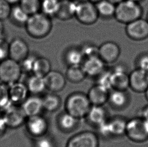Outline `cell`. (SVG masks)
Masks as SVG:
<instances>
[{"mask_svg":"<svg viewBox=\"0 0 148 147\" xmlns=\"http://www.w3.org/2000/svg\"><path fill=\"white\" fill-rule=\"evenodd\" d=\"M75 16L82 24L90 25L97 21L99 15L96 4L86 0L77 3Z\"/></svg>","mask_w":148,"mask_h":147,"instance_id":"7","label":"cell"},{"mask_svg":"<svg viewBox=\"0 0 148 147\" xmlns=\"http://www.w3.org/2000/svg\"><path fill=\"white\" fill-rule=\"evenodd\" d=\"M108 102L115 109H123L128 104L129 96L126 91L112 89L110 91Z\"/></svg>","mask_w":148,"mask_h":147,"instance_id":"22","label":"cell"},{"mask_svg":"<svg viewBox=\"0 0 148 147\" xmlns=\"http://www.w3.org/2000/svg\"><path fill=\"white\" fill-rule=\"evenodd\" d=\"M142 117L148 122V104L143 108L142 111Z\"/></svg>","mask_w":148,"mask_h":147,"instance_id":"43","label":"cell"},{"mask_svg":"<svg viewBox=\"0 0 148 147\" xmlns=\"http://www.w3.org/2000/svg\"><path fill=\"white\" fill-rule=\"evenodd\" d=\"M138 68L148 72V54H145L140 56L137 60Z\"/></svg>","mask_w":148,"mask_h":147,"instance_id":"41","label":"cell"},{"mask_svg":"<svg viewBox=\"0 0 148 147\" xmlns=\"http://www.w3.org/2000/svg\"><path fill=\"white\" fill-rule=\"evenodd\" d=\"M130 87L137 93H143L148 88V72L137 68L129 75Z\"/></svg>","mask_w":148,"mask_h":147,"instance_id":"13","label":"cell"},{"mask_svg":"<svg viewBox=\"0 0 148 147\" xmlns=\"http://www.w3.org/2000/svg\"><path fill=\"white\" fill-rule=\"evenodd\" d=\"M34 139V147H55L53 140L47 135Z\"/></svg>","mask_w":148,"mask_h":147,"instance_id":"37","label":"cell"},{"mask_svg":"<svg viewBox=\"0 0 148 147\" xmlns=\"http://www.w3.org/2000/svg\"><path fill=\"white\" fill-rule=\"evenodd\" d=\"M7 2H8L11 5H14L19 3L20 0H6Z\"/></svg>","mask_w":148,"mask_h":147,"instance_id":"45","label":"cell"},{"mask_svg":"<svg viewBox=\"0 0 148 147\" xmlns=\"http://www.w3.org/2000/svg\"><path fill=\"white\" fill-rule=\"evenodd\" d=\"M110 91V90L97 84L90 88L87 95L92 105L103 106L108 102Z\"/></svg>","mask_w":148,"mask_h":147,"instance_id":"18","label":"cell"},{"mask_svg":"<svg viewBox=\"0 0 148 147\" xmlns=\"http://www.w3.org/2000/svg\"><path fill=\"white\" fill-rule=\"evenodd\" d=\"M79 120V119L65 111L58 116L57 123L62 131L68 133L74 131L77 127Z\"/></svg>","mask_w":148,"mask_h":147,"instance_id":"23","label":"cell"},{"mask_svg":"<svg viewBox=\"0 0 148 147\" xmlns=\"http://www.w3.org/2000/svg\"><path fill=\"white\" fill-rule=\"evenodd\" d=\"M85 118L90 125L97 128L109 118L107 111L103 106L92 105Z\"/></svg>","mask_w":148,"mask_h":147,"instance_id":"20","label":"cell"},{"mask_svg":"<svg viewBox=\"0 0 148 147\" xmlns=\"http://www.w3.org/2000/svg\"><path fill=\"white\" fill-rule=\"evenodd\" d=\"M125 135L132 141L143 143L148 140V122L142 116L127 120Z\"/></svg>","mask_w":148,"mask_h":147,"instance_id":"4","label":"cell"},{"mask_svg":"<svg viewBox=\"0 0 148 147\" xmlns=\"http://www.w3.org/2000/svg\"><path fill=\"white\" fill-rule=\"evenodd\" d=\"M88 1L92 2V3H94V4H96L98 2H100V1H101V0H88Z\"/></svg>","mask_w":148,"mask_h":147,"instance_id":"47","label":"cell"},{"mask_svg":"<svg viewBox=\"0 0 148 147\" xmlns=\"http://www.w3.org/2000/svg\"><path fill=\"white\" fill-rule=\"evenodd\" d=\"M11 9V5L6 0H0V20L3 21L9 19Z\"/></svg>","mask_w":148,"mask_h":147,"instance_id":"39","label":"cell"},{"mask_svg":"<svg viewBox=\"0 0 148 147\" xmlns=\"http://www.w3.org/2000/svg\"><path fill=\"white\" fill-rule=\"evenodd\" d=\"M109 1H110L111 2H112V3H113L114 4H117L119 3H120V2H121L122 1H123V0H109Z\"/></svg>","mask_w":148,"mask_h":147,"instance_id":"46","label":"cell"},{"mask_svg":"<svg viewBox=\"0 0 148 147\" xmlns=\"http://www.w3.org/2000/svg\"><path fill=\"white\" fill-rule=\"evenodd\" d=\"M60 1L41 0V11L50 17L56 16L60 7Z\"/></svg>","mask_w":148,"mask_h":147,"instance_id":"32","label":"cell"},{"mask_svg":"<svg viewBox=\"0 0 148 147\" xmlns=\"http://www.w3.org/2000/svg\"><path fill=\"white\" fill-rule=\"evenodd\" d=\"M4 31H5V27H4L3 22L2 20H0V38L4 37Z\"/></svg>","mask_w":148,"mask_h":147,"instance_id":"44","label":"cell"},{"mask_svg":"<svg viewBox=\"0 0 148 147\" xmlns=\"http://www.w3.org/2000/svg\"><path fill=\"white\" fill-rule=\"evenodd\" d=\"M3 115L8 127L17 128L25 123L27 116L24 113L21 106L13 105L4 112Z\"/></svg>","mask_w":148,"mask_h":147,"instance_id":"11","label":"cell"},{"mask_svg":"<svg viewBox=\"0 0 148 147\" xmlns=\"http://www.w3.org/2000/svg\"><path fill=\"white\" fill-rule=\"evenodd\" d=\"M8 92L10 100L14 105H21L28 97L29 93L26 84L16 82L9 86Z\"/></svg>","mask_w":148,"mask_h":147,"instance_id":"17","label":"cell"},{"mask_svg":"<svg viewBox=\"0 0 148 147\" xmlns=\"http://www.w3.org/2000/svg\"><path fill=\"white\" fill-rule=\"evenodd\" d=\"M14 105L10 100L8 87L2 82L0 83V110L5 112Z\"/></svg>","mask_w":148,"mask_h":147,"instance_id":"33","label":"cell"},{"mask_svg":"<svg viewBox=\"0 0 148 147\" xmlns=\"http://www.w3.org/2000/svg\"><path fill=\"white\" fill-rule=\"evenodd\" d=\"M125 31L127 36L134 40H142L148 37V22L138 18L126 24Z\"/></svg>","mask_w":148,"mask_h":147,"instance_id":"10","label":"cell"},{"mask_svg":"<svg viewBox=\"0 0 148 147\" xmlns=\"http://www.w3.org/2000/svg\"><path fill=\"white\" fill-rule=\"evenodd\" d=\"M51 71L50 61L44 57H37L34 62L32 74L44 77Z\"/></svg>","mask_w":148,"mask_h":147,"instance_id":"30","label":"cell"},{"mask_svg":"<svg viewBox=\"0 0 148 147\" xmlns=\"http://www.w3.org/2000/svg\"><path fill=\"white\" fill-rule=\"evenodd\" d=\"M132 1H134V2H140L141 0H132Z\"/></svg>","mask_w":148,"mask_h":147,"instance_id":"49","label":"cell"},{"mask_svg":"<svg viewBox=\"0 0 148 147\" xmlns=\"http://www.w3.org/2000/svg\"><path fill=\"white\" fill-rule=\"evenodd\" d=\"M36 58L37 57L36 56L30 55L29 54V55L25 59L19 63L22 70V73H32L34 62L36 60Z\"/></svg>","mask_w":148,"mask_h":147,"instance_id":"35","label":"cell"},{"mask_svg":"<svg viewBox=\"0 0 148 147\" xmlns=\"http://www.w3.org/2000/svg\"><path fill=\"white\" fill-rule=\"evenodd\" d=\"M120 54V47L114 42H105L99 47V56L105 64L116 62Z\"/></svg>","mask_w":148,"mask_h":147,"instance_id":"14","label":"cell"},{"mask_svg":"<svg viewBox=\"0 0 148 147\" xmlns=\"http://www.w3.org/2000/svg\"><path fill=\"white\" fill-rule=\"evenodd\" d=\"M29 93L38 95L47 89L44 77L33 74L28 78L26 84Z\"/></svg>","mask_w":148,"mask_h":147,"instance_id":"25","label":"cell"},{"mask_svg":"<svg viewBox=\"0 0 148 147\" xmlns=\"http://www.w3.org/2000/svg\"><path fill=\"white\" fill-rule=\"evenodd\" d=\"M42 98L44 110L50 112L58 110L61 105V99L55 93L46 94Z\"/></svg>","mask_w":148,"mask_h":147,"instance_id":"26","label":"cell"},{"mask_svg":"<svg viewBox=\"0 0 148 147\" xmlns=\"http://www.w3.org/2000/svg\"><path fill=\"white\" fill-rule=\"evenodd\" d=\"M147 21H148V15H147Z\"/></svg>","mask_w":148,"mask_h":147,"instance_id":"50","label":"cell"},{"mask_svg":"<svg viewBox=\"0 0 148 147\" xmlns=\"http://www.w3.org/2000/svg\"><path fill=\"white\" fill-rule=\"evenodd\" d=\"M95 4L99 16H102L104 18H110L114 16L116 4L109 0H101Z\"/></svg>","mask_w":148,"mask_h":147,"instance_id":"31","label":"cell"},{"mask_svg":"<svg viewBox=\"0 0 148 147\" xmlns=\"http://www.w3.org/2000/svg\"><path fill=\"white\" fill-rule=\"evenodd\" d=\"M77 3L73 0H61L60 7L56 15L58 19L67 20L75 16Z\"/></svg>","mask_w":148,"mask_h":147,"instance_id":"24","label":"cell"},{"mask_svg":"<svg viewBox=\"0 0 148 147\" xmlns=\"http://www.w3.org/2000/svg\"><path fill=\"white\" fill-rule=\"evenodd\" d=\"M98 135L92 131H81L73 135L66 144V147H99Z\"/></svg>","mask_w":148,"mask_h":147,"instance_id":"8","label":"cell"},{"mask_svg":"<svg viewBox=\"0 0 148 147\" xmlns=\"http://www.w3.org/2000/svg\"><path fill=\"white\" fill-rule=\"evenodd\" d=\"M145 96L147 100L148 101V88L146 90V91L145 92Z\"/></svg>","mask_w":148,"mask_h":147,"instance_id":"48","label":"cell"},{"mask_svg":"<svg viewBox=\"0 0 148 147\" xmlns=\"http://www.w3.org/2000/svg\"><path fill=\"white\" fill-rule=\"evenodd\" d=\"M65 61L69 66L82 65L84 60L81 49L71 48L65 54Z\"/></svg>","mask_w":148,"mask_h":147,"instance_id":"28","label":"cell"},{"mask_svg":"<svg viewBox=\"0 0 148 147\" xmlns=\"http://www.w3.org/2000/svg\"><path fill=\"white\" fill-rule=\"evenodd\" d=\"M22 72L20 63L8 58L0 62V81L9 86L18 82Z\"/></svg>","mask_w":148,"mask_h":147,"instance_id":"6","label":"cell"},{"mask_svg":"<svg viewBox=\"0 0 148 147\" xmlns=\"http://www.w3.org/2000/svg\"><path fill=\"white\" fill-rule=\"evenodd\" d=\"M84 59L99 56V47L92 44H86L80 48Z\"/></svg>","mask_w":148,"mask_h":147,"instance_id":"38","label":"cell"},{"mask_svg":"<svg viewBox=\"0 0 148 147\" xmlns=\"http://www.w3.org/2000/svg\"><path fill=\"white\" fill-rule=\"evenodd\" d=\"M44 79L47 89L53 93L62 91L66 85L65 76L57 71L51 70Z\"/></svg>","mask_w":148,"mask_h":147,"instance_id":"16","label":"cell"},{"mask_svg":"<svg viewBox=\"0 0 148 147\" xmlns=\"http://www.w3.org/2000/svg\"><path fill=\"white\" fill-rule=\"evenodd\" d=\"M92 106L87 94L75 92L66 98L65 109L67 112L80 119L86 118Z\"/></svg>","mask_w":148,"mask_h":147,"instance_id":"2","label":"cell"},{"mask_svg":"<svg viewBox=\"0 0 148 147\" xmlns=\"http://www.w3.org/2000/svg\"><path fill=\"white\" fill-rule=\"evenodd\" d=\"M24 26L29 36L40 39L50 33L52 28V20L49 16L38 12L29 16Z\"/></svg>","mask_w":148,"mask_h":147,"instance_id":"1","label":"cell"},{"mask_svg":"<svg viewBox=\"0 0 148 147\" xmlns=\"http://www.w3.org/2000/svg\"><path fill=\"white\" fill-rule=\"evenodd\" d=\"M111 89L126 91L130 87V78L126 71L114 70L111 76Z\"/></svg>","mask_w":148,"mask_h":147,"instance_id":"21","label":"cell"},{"mask_svg":"<svg viewBox=\"0 0 148 147\" xmlns=\"http://www.w3.org/2000/svg\"><path fill=\"white\" fill-rule=\"evenodd\" d=\"M9 43L4 38H0V62L9 58Z\"/></svg>","mask_w":148,"mask_h":147,"instance_id":"40","label":"cell"},{"mask_svg":"<svg viewBox=\"0 0 148 147\" xmlns=\"http://www.w3.org/2000/svg\"><path fill=\"white\" fill-rule=\"evenodd\" d=\"M105 63L99 56L84 59L82 64L86 76L97 77L105 70Z\"/></svg>","mask_w":148,"mask_h":147,"instance_id":"15","label":"cell"},{"mask_svg":"<svg viewBox=\"0 0 148 147\" xmlns=\"http://www.w3.org/2000/svg\"><path fill=\"white\" fill-rule=\"evenodd\" d=\"M8 126L3 116H0V138L4 135Z\"/></svg>","mask_w":148,"mask_h":147,"instance_id":"42","label":"cell"},{"mask_svg":"<svg viewBox=\"0 0 148 147\" xmlns=\"http://www.w3.org/2000/svg\"><path fill=\"white\" fill-rule=\"evenodd\" d=\"M127 120L120 116L109 118L97 127L99 133L105 137H119L125 134Z\"/></svg>","mask_w":148,"mask_h":147,"instance_id":"5","label":"cell"},{"mask_svg":"<svg viewBox=\"0 0 148 147\" xmlns=\"http://www.w3.org/2000/svg\"><path fill=\"white\" fill-rule=\"evenodd\" d=\"M143 10L138 2L123 0L116 5L114 17L118 22L127 24L140 18Z\"/></svg>","mask_w":148,"mask_h":147,"instance_id":"3","label":"cell"},{"mask_svg":"<svg viewBox=\"0 0 148 147\" xmlns=\"http://www.w3.org/2000/svg\"><path fill=\"white\" fill-rule=\"evenodd\" d=\"M21 107L27 117L40 115L44 110L42 98L36 95L28 97L21 105Z\"/></svg>","mask_w":148,"mask_h":147,"instance_id":"19","label":"cell"},{"mask_svg":"<svg viewBox=\"0 0 148 147\" xmlns=\"http://www.w3.org/2000/svg\"><path fill=\"white\" fill-rule=\"evenodd\" d=\"M25 124L28 133L34 138L47 135L48 130V121L40 114L27 117Z\"/></svg>","mask_w":148,"mask_h":147,"instance_id":"9","label":"cell"},{"mask_svg":"<svg viewBox=\"0 0 148 147\" xmlns=\"http://www.w3.org/2000/svg\"><path fill=\"white\" fill-rule=\"evenodd\" d=\"M86 77V74L82 65L69 66L66 70L65 75L66 79L73 83H80Z\"/></svg>","mask_w":148,"mask_h":147,"instance_id":"29","label":"cell"},{"mask_svg":"<svg viewBox=\"0 0 148 147\" xmlns=\"http://www.w3.org/2000/svg\"><path fill=\"white\" fill-rule=\"evenodd\" d=\"M112 71L104 70L100 75L97 77V84L102 86L109 90L111 89V76Z\"/></svg>","mask_w":148,"mask_h":147,"instance_id":"36","label":"cell"},{"mask_svg":"<svg viewBox=\"0 0 148 147\" xmlns=\"http://www.w3.org/2000/svg\"><path fill=\"white\" fill-rule=\"evenodd\" d=\"M28 44L21 38L15 37L9 43V58L16 62H20L29 55Z\"/></svg>","mask_w":148,"mask_h":147,"instance_id":"12","label":"cell"},{"mask_svg":"<svg viewBox=\"0 0 148 147\" xmlns=\"http://www.w3.org/2000/svg\"><path fill=\"white\" fill-rule=\"evenodd\" d=\"M19 5L30 16L40 11L41 0H20Z\"/></svg>","mask_w":148,"mask_h":147,"instance_id":"34","label":"cell"},{"mask_svg":"<svg viewBox=\"0 0 148 147\" xmlns=\"http://www.w3.org/2000/svg\"><path fill=\"white\" fill-rule=\"evenodd\" d=\"M29 15L22 9L20 5H15L12 7L9 19L16 25L25 26Z\"/></svg>","mask_w":148,"mask_h":147,"instance_id":"27","label":"cell"}]
</instances>
